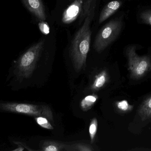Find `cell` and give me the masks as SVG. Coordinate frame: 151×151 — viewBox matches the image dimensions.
I'll list each match as a JSON object with an SVG mask.
<instances>
[{
	"label": "cell",
	"mask_w": 151,
	"mask_h": 151,
	"mask_svg": "<svg viewBox=\"0 0 151 151\" xmlns=\"http://www.w3.org/2000/svg\"><path fill=\"white\" fill-rule=\"evenodd\" d=\"M94 12L84 19L83 25L76 32L70 48V54L74 68L80 72L86 65L87 56L89 51L91 32L90 25Z\"/></svg>",
	"instance_id": "1"
},
{
	"label": "cell",
	"mask_w": 151,
	"mask_h": 151,
	"mask_svg": "<svg viewBox=\"0 0 151 151\" xmlns=\"http://www.w3.org/2000/svg\"><path fill=\"white\" fill-rule=\"evenodd\" d=\"M45 43V39L41 40L29 48L19 57L16 66V73L18 77L21 79H28L31 77Z\"/></svg>",
	"instance_id": "2"
},
{
	"label": "cell",
	"mask_w": 151,
	"mask_h": 151,
	"mask_svg": "<svg viewBox=\"0 0 151 151\" xmlns=\"http://www.w3.org/2000/svg\"><path fill=\"white\" fill-rule=\"evenodd\" d=\"M0 109L4 111L14 113H22L30 116H43L54 122L53 113L51 108L45 105L30 104L16 103H2Z\"/></svg>",
	"instance_id": "3"
},
{
	"label": "cell",
	"mask_w": 151,
	"mask_h": 151,
	"mask_svg": "<svg viewBox=\"0 0 151 151\" xmlns=\"http://www.w3.org/2000/svg\"><path fill=\"white\" fill-rule=\"evenodd\" d=\"M126 53L131 79H140L151 71L150 57L148 56H139L136 51L135 46L128 47Z\"/></svg>",
	"instance_id": "4"
},
{
	"label": "cell",
	"mask_w": 151,
	"mask_h": 151,
	"mask_svg": "<svg viewBox=\"0 0 151 151\" xmlns=\"http://www.w3.org/2000/svg\"><path fill=\"white\" fill-rule=\"evenodd\" d=\"M122 26L123 22L121 19L113 20L105 25L95 38V50L102 52L114 41L119 35Z\"/></svg>",
	"instance_id": "5"
},
{
	"label": "cell",
	"mask_w": 151,
	"mask_h": 151,
	"mask_svg": "<svg viewBox=\"0 0 151 151\" xmlns=\"http://www.w3.org/2000/svg\"><path fill=\"white\" fill-rule=\"evenodd\" d=\"M96 0H74L65 10L63 14L62 21L63 24H71L78 18L85 19L90 13L95 11Z\"/></svg>",
	"instance_id": "6"
},
{
	"label": "cell",
	"mask_w": 151,
	"mask_h": 151,
	"mask_svg": "<svg viewBox=\"0 0 151 151\" xmlns=\"http://www.w3.org/2000/svg\"><path fill=\"white\" fill-rule=\"evenodd\" d=\"M27 9L40 21L47 18L45 7L42 0H22Z\"/></svg>",
	"instance_id": "7"
},
{
	"label": "cell",
	"mask_w": 151,
	"mask_h": 151,
	"mask_svg": "<svg viewBox=\"0 0 151 151\" xmlns=\"http://www.w3.org/2000/svg\"><path fill=\"white\" fill-rule=\"evenodd\" d=\"M122 5L120 0H114L108 3L103 8L99 15V22L101 24L115 13Z\"/></svg>",
	"instance_id": "8"
},
{
	"label": "cell",
	"mask_w": 151,
	"mask_h": 151,
	"mask_svg": "<svg viewBox=\"0 0 151 151\" xmlns=\"http://www.w3.org/2000/svg\"><path fill=\"white\" fill-rule=\"evenodd\" d=\"M109 80V76L106 70H103L95 77L91 88L93 91H98L101 89Z\"/></svg>",
	"instance_id": "9"
},
{
	"label": "cell",
	"mask_w": 151,
	"mask_h": 151,
	"mask_svg": "<svg viewBox=\"0 0 151 151\" xmlns=\"http://www.w3.org/2000/svg\"><path fill=\"white\" fill-rule=\"evenodd\" d=\"M138 114L142 120L151 119V95L142 103L138 109Z\"/></svg>",
	"instance_id": "10"
},
{
	"label": "cell",
	"mask_w": 151,
	"mask_h": 151,
	"mask_svg": "<svg viewBox=\"0 0 151 151\" xmlns=\"http://www.w3.org/2000/svg\"><path fill=\"white\" fill-rule=\"evenodd\" d=\"M67 144L59 142L45 141L42 144V150L44 151H66Z\"/></svg>",
	"instance_id": "11"
},
{
	"label": "cell",
	"mask_w": 151,
	"mask_h": 151,
	"mask_svg": "<svg viewBox=\"0 0 151 151\" xmlns=\"http://www.w3.org/2000/svg\"><path fill=\"white\" fill-rule=\"evenodd\" d=\"M98 98L97 95H89L85 97L81 102V107L83 111L91 109Z\"/></svg>",
	"instance_id": "12"
},
{
	"label": "cell",
	"mask_w": 151,
	"mask_h": 151,
	"mask_svg": "<svg viewBox=\"0 0 151 151\" xmlns=\"http://www.w3.org/2000/svg\"><path fill=\"white\" fill-rule=\"evenodd\" d=\"M94 150L93 147L88 144L79 143L72 145H67L66 151H92Z\"/></svg>",
	"instance_id": "13"
},
{
	"label": "cell",
	"mask_w": 151,
	"mask_h": 151,
	"mask_svg": "<svg viewBox=\"0 0 151 151\" xmlns=\"http://www.w3.org/2000/svg\"><path fill=\"white\" fill-rule=\"evenodd\" d=\"M97 119L96 118H93L90 123L89 127V133L91 142V143L94 142L95 141L96 134L97 131Z\"/></svg>",
	"instance_id": "14"
},
{
	"label": "cell",
	"mask_w": 151,
	"mask_h": 151,
	"mask_svg": "<svg viewBox=\"0 0 151 151\" xmlns=\"http://www.w3.org/2000/svg\"><path fill=\"white\" fill-rule=\"evenodd\" d=\"M35 120L37 124L43 128L49 130H53L54 127L50 122L49 120L43 116H38L35 118Z\"/></svg>",
	"instance_id": "15"
},
{
	"label": "cell",
	"mask_w": 151,
	"mask_h": 151,
	"mask_svg": "<svg viewBox=\"0 0 151 151\" xmlns=\"http://www.w3.org/2000/svg\"><path fill=\"white\" fill-rule=\"evenodd\" d=\"M116 106L117 109L122 113H127L130 112L133 110L134 106L129 104L127 101L126 100L119 101L116 103Z\"/></svg>",
	"instance_id": "16"
},
{
	"label": "cell",
	"mask_w": 151,
	"mask_h": 151,
	"mask_svg": "<svg viewBox=\"0 0 151 151\" xmlns=\"http://www.w3.org/2000/svg\"><path fill=\"white\" fill-rule=\"evenodd\" d=\"M140 18L144 23L151 27V9L142 12L140 14Z\"/></svg>",
	"instance_id": "17"
},
{
	"label": "cell",
	"mask_w": 151,
	"mask_h": 151,
	"mask_svg": "<svg viewBox=\"0 0 151 151\" xmlns=\"http://www.w3.org/2000/svg\"><path fill=\"white\" fill-rule=\"evenodd\" d=\"M39 26L40 30L43 34L47 35L49 33L50 29L47 22L44 21H41L39 23Z\"/></svg>",
	"instance_id": "18"
}]
</instances>
